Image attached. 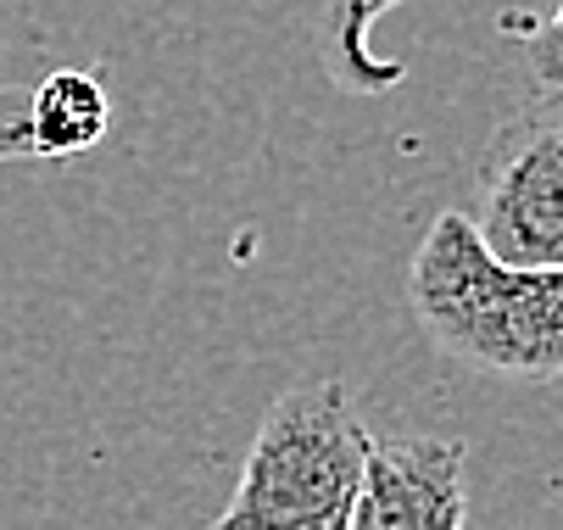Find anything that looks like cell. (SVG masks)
I'll use <instances>...</instances> for the list:
<instances>
[{
	"mask_svg": "<svg viewBox=\"0 0 563 530\" xmlns=\"http://www.w3.org/2000/svg\"><path fill=\"white\" fill-rule=\"evenodd\" d=\"M401 7V0H318V23H312V45H318V62L324 73L346 90V96H385L408 79V67L390 62L374 51V23ZM503 29L514 40H525L530 51V67L541 85H563V0L552 7V18L530 23L525 12H508Z\"/></svg>",
	"mask_w": 563,
	"mask_h": 530,
	"instance_id": "5b68a950",
	"label": "cell"
},
{
	"mask_svg": "<svg viewBox=\"0 0 563 530\" xmlns=\"http://www.w3.org/2000/svg\"><path fill=\"white\" fill-rule=\"evenodd\" d=\"M374 435L341 380L290 386L257 424L229 508L207 530H352Z\"/></svg>",
	"mask_w": 563,
	"mask_h": 530,
	"instance_id": "7a4b0ae2",
	"label": "cell"
},
{
	"mask_svg": "<svg viewBox=\"0 0 563 530\" xmlns=\"http://www.w3.org/2000/svg\"><path fill=\"white\" fill-rule=\"evenodd\" d=\"M408 308L435 352L497 374H563V268H508L474 235L468 212H441L408 268Z\"/></svg>",
	"mask_w": 563,
	"mask_h": 530,
	"instance_id": "6da1fadb",
	"label": "cell"
},
{
	"mask_svg": "<svg viewBox=\"0 0 563 530\" xmlns=\"http://www.w3.org/2000/svg\"><path fill=\"white\" fill-rule=\"evenodd\" d=\"M468 525V446L457 435L374 441L352 530H463Z\"/></svg>",
	"mask_w": 563,
	"mask_h": 530,
	"instance_id": "277c9868",
	"label": "cell"
},
{
	"mask_svg": "<svg viewBox=\"0 0 563 530\" xmlns=\"http://www.w3.org/2000/svg\"><path fill=\"white\" fill-rule=\"evenodd\" d=\"M468 223L508 268H563V85H541L492 129Z\"/></svg>",
	"mask_w": 563,
	"mask_h": 530,
	"instance_id": "3957f363",
	"label": "cell"
},
{
	"mask_svg": "<svg viewBox=\"0 0 563 530\" xmlns=\"http://www.w3.org/2000/svg\"><path fill=\"white\" fill-rule=\"evenodd\" d=\"M29 151V90L0 85V163H23Z\"/></svg>",
	"mask_w": 563,
	"mask_h": 530,
	"instance_id": "52a82bcc",
	"label": "cell"
},
{
	"mask_svg": "<svg viewBox=\"0 0 563 530\" xmlns=\"http://www.w3.org/2000/svg\"><path fill=\"white\" fill-rule=\"evenodd\" d=\"M112 129V96L96 73L56 67L29 90V151L51 163H73L96 151Z\"/></svg>",
	"mask_w": 563,
	"mask_h": 530,
	"instance_id": "8992f818",
	"label": "cell"
}]
</instances>
